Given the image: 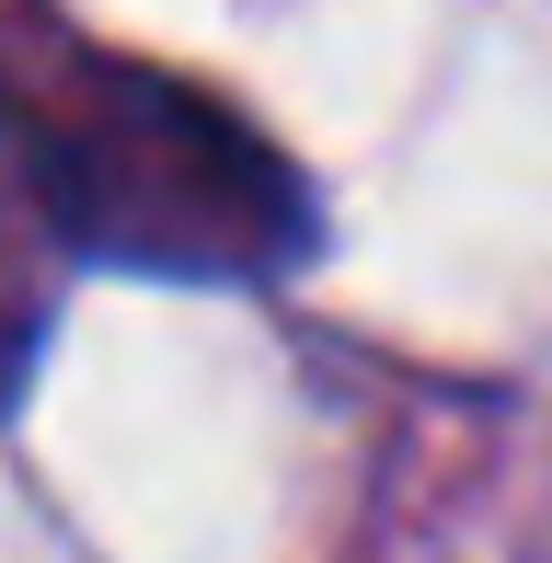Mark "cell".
Here are the masks:
<instances>
[{"label": "cell", "instance_id": "2", "mask_svg": "<svg viewBox=\"0 0 552 563\" xmlns=\"http://www.w3.org/2000/svg\"><path fill=\"white\" fill-rule=\"evenodd\" d=\"M58 299H69V253L46 242V208H35L23 92L0 81V415H23V391H35V356L58 334Z\"/></svg>", "mask_w": 552, "mask_h": 563}, {"label": "cell", "instance_id": "1", "mask_svg": "<svg viewBox=\"0 0 552 563\" xmlns=\"http://www.w3.org/2000/svg\"><path fill=\"white\" fill-rule=\"evenodd\" d=\"M23 162L69 276L276 288L322 253L299 162L231 92L150 58H81L58 92H23Z\"/></svg>", "mask_w": 552, "mask_h": 563}]
</instances>
